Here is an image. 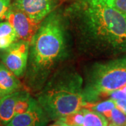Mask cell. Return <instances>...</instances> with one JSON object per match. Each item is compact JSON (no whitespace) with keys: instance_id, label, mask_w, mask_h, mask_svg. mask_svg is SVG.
<instances>
[{"instance_id":"6da1fadb","label":"cell","mask_w":126,"mask_h":126,"mask_svg":"<svg viewBox=\"0 0 126 126\" xmlns=\"http://www.w3.org/2000/svg\"><path fill=\"white\" fill-rule=\"evenodd\" d=\"M63 15L68 32L82 53L126 55V15L104 0H74Z\"/></svg>"},{"instance_id":"7a4b0ae2","label":"cell","mask_w":126,"mask_h":126,"mask_svg":"<svg viewBox=\"0 0 126 126\" xmlns=\"http://www.w3.org/2000/svg\"><path fill=\"white\" fill-rule=\"evenodd\" d=\"M69 32L63 13L53 11L41 23L29 50L26 82L38 93L67 58Z\"/></svg>"},{"instance_id":"3957f363","label":"cell","mask_w":126,"mask_h":126,"mask_svg":"<svg viewBox=\"0 0 126 126\" xmlns=\"http://www.w3.org/2000/svg\"><path fill=\"white\" fill-rule=\"evenodd\" d=\"M83 85V79L77 70L64 67L50 77L36 93V99L50 120L57 121L85 107Z\"/></svg>"},{"instance_id":"277c9868","label":"cell","mask_w":126,"mask_h":126,"mask_svg":"<svg viewBox=\"0 0 126 126\" xmlns=\"http://www.w3.org/2000/svg\"><path fill=\"white\" fill-rule=\"evenodd\" d=\"M126 85V55L93 64L86 74L83 95L87 103H94L100 97Z\"/></svg>"},{"instance_id":"5b68a950","label":"cell","mask_w":126,"mask_h":126,"mask_svg":"<svg viewBox=\"0 0 126 126\" xmlns=\"http://www.w3.org/2000/svg\"><path fill=\"white\" fill-rule=\"evenodd\" d=\"M30 43L25 41L14 42L0 54L3 64L18 78L25 74Z\"/></svg>"},{"instance_id":"8992f818","label":"cell","mask_w":126,"mask_h":126,"mask_svg":"<svg viewBox=\"0 0 126 126\" xmlns=\"http://www.w3.org/2000/svg\"><path fill=\"white\" fill-rule=\"evenodd\" d=\"M5 19L14 27L18 40L29 43L31 42L40 26V24L33 21L27 14L11 5Z\"/></svg>"},{"instance_id":"52a82bcc","label":"cell","mask_w":126,"mask_h":126,"mask_svg":"<svg viewBox=\"0 0 126 126\" xmlns=\"http://www.w3.org/2000/svg\"><path fill=\"white\" fill-rule=\"evenodd\" d=\"M58 0H16L14 7L26 14L35 23L41 24L55 9Z\"/></svg>"},{"instance_id":"ba28073f","label":"cell","mask_w":126,"mask_h":126,"mask_svg":"<svg viewBox=\"0 0 126 126\" xmlns=\"http://www.w3.org/2000/svg\"><path fill=\"white\" fill-rule=\"evenodd\" d=\"M49 121L37 100L31 97L30 106L27 111L15 115L5 126H46Z\"/></svg>"},{"instance_id":"9c48e42d","label":"cell","mask_w":126,"mask_h":126,"mask_svg":"<svg viewBox=\"0 0 126 126\" xmlns=\"http://www.w3.org/2000/svg\"><path fill=\"white\" fill-rule=\"evenodd\" d=\"M27 92V90L22 89L0 98V121L2 126H6L13 118L17 102Z\"/></svg>"},{"instance_id":"30bf717a","label":"cell","mask_w":126,"mask_h":126,"mask_svg":"<svg viewBox=\"0 0 126 126\" xmlns=\"http://www.w3.org/2000/svg\"><path fill=\"white\" fill-rule=\"evenodd\" d=\"M18 78L4 64H0V98L22 90L23 85Z\"/></svg>"},{"instance_id":"8fae6325","label":"cell","mask_w":126,"mask_h":126,"mask_svg":"<svg viewBox=\"0 0 126 126\" xmlns=\"http://www.w3.org/2000/svg\"><path fill=\"white\" fill-rule=\"evenodd\" d=\"M18 40L17 34L8 22L0 23V50H4Z\"/></svg>"},{"instance_id":"7c38bea8","label":"cell","mask_w":126,"mask_h":126,"mask_svg":"<svg viewBox=\"0 0 126 126\" xmlns=\"http://www.w3.org/2000/svg\"><path fill=\"white\" fill-rule=\"evenodd\" d=\"M83 126H108L109 121L102 113L90 109L83 108Z\"/></svg>"},{"instance_id":"4fadbf2b","label":"cell","mask_w":126,"mask_h":126,"mask_svg":"<svg viewBox=\"0 0 126 126\" xmlns=\"http://www.w3.org/2000/svg\"><path fill=\"white\" fill-rule=\"evenodd\" d=\"M57 121L61 122L66 126H83V110L81 109V110L77 111L76 112L72 113L60 118Z\"/></svg>"},{"instance_id":"5bb4252c","label":"cell","mask_w":126,"mask_h":126,"mask_svg":"<svg viewBox=\"0 0 126 126\" xmlns=\"http://www.w3.org/2000/svg\"><path fill=\"white\" fill-rule=\"evenodd\" d=\"M104 116L113 124L118 126H126V115L116 107L104 112Z\"/></svg>"},{"instance_id":"9a60e30c","label":"cell","mask_w":126,"mask_h":126,"mask_svg":"<svg viewBox=\"0 0 126 126\" xmlns=\"http://www.w3.org/2000/svg\"><path fill=\"white\" fill-rule=\"evenodd\" d=\"M116 107V104H115V101L114 99H110L105 100L101 102H98V103H86V106L84 108L90 109L92 110L96 111L97 112L103 113L104 112L108 111V110H111L113 109V108Z\"/></svg>"},{"instance_id":"2e32d148","label":"cell","mask_w":126,"mask_h":126,"mask_svg":"<svg viewBox=\"0 0 126 126\" xmlns=\"http://www.w3.org/2000/svg\"><path fill=\"white\" fill-rule=\"evenodd\" d=\"M31 97L30 93L27 92L26 94L18 100L15 107V111H14L15 115L23 113L27 111L30 106Z\"/></svg>"},{"instance_id":"e0dca14e","label":"cell","mask_w":126,"mask_h":126,"mask_svg":"<svg viewBox=\"0 0 126 126\" xmlns=\"http://www.w3.org/2000/svg\"><path fill=\"white\" fill-rule=\"evenodd\" d=\"M109 6L126 15V0H104Z\"/></svg>"},{"instance_id":"ac0fdd59","label":"cell","mask_w":126,"mask_h":126,"mask_svg":"<svg viewBox=\"0 0 126 126\" xmlns=\"http://www.w3.org/2000/svg\"><path fill=\"white\" fill-rule=\"evenodd\" d=\"M111 99H126V85L123 86L121 88L118 89L110 93L109 95Z\"/></svg>"},{"instance_id":"d6986e66","label":"cell","mask_w":126,"mask_h":126,"mask_svg":"<svg viewBox=\"0 0 126 126\" xmlns=\"http://www.w3.org/2000/svg\"><path fill=\"white\" fill-rule=\"evenodd\" d=\"M11 6L10 0H0V20L5 19Z\"/></svg>"},{"instance_id":"ffe728a7","label":"cell","mask_w":126,"mask_h":126,"mask_svg":"<svg viewBox=\"0 0 126 126\" xmlns=\"http://www.w3.org/2000/svg\"><path fill=\"white\" fill-rule=\"evenodd\" d=\"M114 101L116 107L120 109L126 115V99H114Z\"/></svg>"},{"instance_id":"44dd1931","label":"cell","mask_w":126,"mask_h":126,"mask_svg":"<svg viewBox=\"0 0 126 126\" xmlns=\"http://www.w3.org/2000/svg\"><path fill=\"white\" fill-rule=\"evenodd\" d=\"M50 126H66L65 125H64L63 123H62L61 122H60L59 121H55L54 123L51 124Z\"/></svg>"},{"instance_id":"7402d4cb","label":"cell","mask_w":126,"mask_h":126,"mask_svg":"<svg viewBox=\"0 0 126 126\" xmlns=\"http://www.w3.org/2000/svg\"><path fill=\"white\" fill-rule=\"evenodd\" d=\"M108 126H118V125H116V124H113V123H109Z\"/></svg>"},{"instance_id":"603a6c76","label":"cell","mask_w":126,"mask_h":126,"mask_svg":"<svg viewBox=\"0 0 126 126\" xmlns=\"http://www.w3.org/2000/svg\"><path fill=\"white\" fill-rule=\"evenodd\" d=\"M0 126H2V124H1V121H0Z\"/></svg>"}]
</instances>
